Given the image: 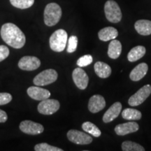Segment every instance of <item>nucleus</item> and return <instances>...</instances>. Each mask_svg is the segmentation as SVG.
Masks as SVG:
<instances>
[{
	"mask_svg": "<svg viewBox=\"0 0 151 151\" xmlns=\"http://www.w3.org/2000/svg\"><path fill=\"white\" fill-rule=\"evenodd\" d=\"M12 100V95L7 92H0V105L7 104Z\"/></svg>",
	"mask_w": 151,
	"mask_h": 151,
	"instance_id": "obj_29",
	"label": "nucleus"
},
{
	"mask_svg": "<svg viewBox=\"0 0 151 151\" xmlns=\"http://www.w3.org/2000/svg\"><path fill=\"white\" fill-rule=\"evenodd\" d=\"M122 52V44L118 40L113 39L109 45L108 55L111 59H117Z\"/></svg>",
	"mask_w": 151,
	"mask_h": 151,
	"instance_id": "obj_20",
	"label": "nucleus"
},
{
	"mask_svg": "<svg viewBox=\"0 0 151 151\" xmlns=\"http://www.w3.org/2000/svg\"><path fill=\"white\" fill-rule=\"evenodd\" d=\"M148 70V65L146 63H141L133 69L129 74V78L133 81H139L146 75Z\"/></svg>",
	"mask_w": 151,
	"mask_h": 151,
	"instance_id": "obj_16",
	"label": "nucleus"
},
{
	"mask_svg": "<svg viewBox=\"0 0 151 151\" xmlns=\"http://www.w3.org/2000/svg\"><path fill=\"white\" fill-rule=\"evenodd\" d=\"M62 17V9L58 4L50 3L46 5L43 13L44 22L48 27L58 24Z\"/></svg>",
	"mask_w": 151,
	"mask_h": 151,
	"instance_id": "obj_2",
	"label": "nucleus"
},
{
	"mask_svg": "<svg viewBox=\"0 0 151 151\" xmlns=\"http://www.w3.org/2000/svg\"><path fill=\"white\" fill-rule=\"evenodd\" d=\"M77 46H78V38L76 36H71L68 39V46H67V52L69 53H72L76 50Z\"/></svg>",
	"mask_w": 151,
	"mask_h": 151,
	"instance_id": "obj_27",
	"label": "nucleus"
},
{
	"mask_svg": "<svg viewBox=\"0 0 151 151\" xmlns=\"http://www.w3.org/2000/svg\"><path fill=\"white\" fill-rule=\"evenodd\" d=\"M60 102L56 99L42 100L38 105V111L43 115H52L59 110Z\"/></svg>",
	"mask_w": 151,
	"mask_h": 151,
	"instance_id": "obj_7",
	"label": "nucleus"
},
{
	"mask_svg": "<svg viewBox=\"0 0 151 151\" xmlns=\"http://www.w3.org/2000/svg\"><path fill=\"white\" fill-rule=\"evenodd\" d=\"M122 150L123 151H144L145 148L139 143L126 141L122 143Z\"/></svg>",
	"mask_w": 151,
	"mask_h": 151,
	"instance_id": "obj_24",
	"label": "nucleus"
},
{
	"mask_svg": "<svg viewBox=\"0 0 151 151\" xmlns=\"http://www.w3.org/2000/svg\"><path fill=\"white\" fill-rule=\"evenodd\" d=\"M35 150L36 151H62L61 148L50 146L46 143H41L37 144L35 146Z\"/></svg>",
	"mask_w": 151,
	"mask_h": 151,
	"instance_id": "obj_26",
	"label": "nucleus"
},
{
	"mask_svg": "<svg viewBox=\"0 0 151 151\" xmlns=\"http://www.w3.org/2000/svg\"><path fill=\"white\" fill-rule=\"evenodd\" d=\"M139 129V126L136 122H128L125 123L118 124L115 127V132L119 136H124L128 134L134 133L137 132Z\"/></svg>",
	"mask_w": 151,
	"mask_h": 151,
	"instance_id": "obj_14",
	"label": "nucleus"
},
{
	"mask_svg": "<svg viewBox=\"0 0 151 151\" xmlns=\"http://www.w3.org/2000/svg\"><path fill=\"white\" fill-rule=\"evenodd\" d=\"M58 73L54 69H50L41 71L34 78L33 82L37 86H44L50 85L58 79Z\"/></svg>",
	"mask_w": 151,
	"mask_h": 151,
	"instance_id": "obj_5",
	"label": "nucleus"
},
{
	"mask_svg": "<svg viewBox=\"0 0 151 151\" xmlns=\"http://www.w3.org/2000/svg\"><path fill=\"white\" fill-rule=\"evenodd\" d=\"M67 138L69 141L76 144L87 145L92 143V138L83 132L71 129L67 132Z\"/></svg>",
	"mask_w": 151,
	"mask_h": 151,
	"instance_id": "obj_8",
	"label": "nucleus"
},
{
	"mask_svg": "<svg viewBox=\"0 0 151 151\" xmlns=\"http://www.w3.org/2000/svg\"><path fill=\"white\" fill-rule=\"evenodd\" d=\"M94 69L96 74L101 78H108L111 73V68L110 66L103 62H96L94 66Z\"/></svg>",
	"mask_w": 151,
	"mask_h": 151,
	"instance_id": "obj_19",
	"label": "nucleus"
},
{
	"mask_svg": "<svg viewBox=\"0 0 151 151\" xmlns=\"http://www.w3.org/2000/svg\"><path fill=\"white\" fill-rule=\"evenodd\" d=\"M27 92L32 99L38 100V101H42V100L48 99L50 97V92L48 90L40 88V87H29L27 90Z\"/></svg>",
	"mask_w": 151,
	"mask_h": 151,
	"instance_id": "obj_12",
	"label": "nucleus"
},
{
	"mask_svg": "<svg viewBox=\"0 0 151 151\" xmlns=\"http://www.w3.org/2000/svg\"><path fill=\"white\" fill-rule=\"evenodd\" d=\"M20 129L24 134L29 135H37L44 131L42 124L31 120H24L20 122Z\"/></svg>",
	"mask_w": 151,
	"mask_h": 151,
	"instance_id": "obj_9",
	"label": "nucleus"
},
{
	"mask_svg": "<svg viewBox=\"0 0 151 151\" xmlns=\"http://www.w3.org/2000/svg\"><path fill=\"white\" fill-rule=\"evenodd\" d=\"M105 16L109 22L118 23L122 20V12L120 6L113 0H109L104 5Z\"/></svg>",
	"mask_w": 151,
	"mask_h": 151,
	"instance_id": "obj_4",
	"label": "nucleus"
},
{
	"mask_svg": "<svg viewBox=\"0 0 151 151\" xmlns=\"http://www.w3.org/2000/svg\"><path fill=\"white\" fill-rule=\"evenodd\" d=\"M134 28L140 35H151V21L148 20H137L134 24Z\"/></svg>",
	"mask_w": 151,
	"mask_h": 151,
	"instance_id": "obj_18",
	"label": "nucleus"
},
{
	"mask_svg": "<svg viewBox=\"0 0 151 151\" xmlns=\"http://www.w3.org/2000/svg\"><path fill=\"white\" fill-rule=\"evenodd\" d=\"M68 35L65 30L60 29L56 30L50 36L49 44L50 48L55 52H62L65 50L67 46Z\"/></svg>",
	"mask_w": 151,
	"mask_h": 151,
	"instance_id": "obj_3",
	"label": "nucleus"
},
{
	"mask_svg": "<svg viewBox=\"0 0 151 151\" xmlns=\"http://www.w3.org/2000/svg\"><path fill=\"white\" fill-rule=\"evenodd\" d=\"M141 113L137 109H125L122 112V117L128 120H138L141 118Z\"/></svg>",
	"mask_w": 151,
	"mask_h": 151,
	"instance_id": "obj_22",
	"label": "nucleus"
},
{
	"mask_svg": "<svg viewBox=\"0 0 151 151\" xmlns=\"http://www.w3.org/2000/svg\"><path fill=\"white\" fill-rule=\"evenodd\" d=\"M0 33L3 41L12 48H21L25 44L26 38L24 33L14 23L4 24Z\"/></svg>",
	"mask_w": 151,
	"mask_h": 151,
	"instance_id": "obj_1",
	"label": "nucleus"
},
{
	"mask_svg": "<svg viewBox=\"0 0 151 151\" xmlns=\"http://www.w3.org/2000/svg\"><path fill=\"white\" fill-rule=\"evenodd\" d=\"M41 62L39 58L34 56H24L20 60L18 67L24 71H33L40 67Z\"/></svg>",
	"mask_w": 151,
	"mask_h": 151,
	"instance_id": "obj_10",
	"label": "nucleus"
},
{
	"mask_svg": "<svg viewBox=\"0 0 151 151\" xmlns=\"http://www.w3.org/2000/svg\"><path fill=\"white\" fill-rule=\"evenodd\" d=\"M151 94V86L146 85L140 88L134 94L131 96L128 103L131 106H137L143 104Z\"/></svg>",
	"mask_w": 151,
	"mask_h": 151,
	"instance_id": "obj_6",
	"label": "nucleus"
},
{
	"mask_svg": "<svg viewBox=\"0 0 151 151\" xmlns=\"http://www.w3.org/2000/svg\"><path fill=\"white\" fill-rule=\"evenodd\" d=\"M146 50L145 47L142 46H138L133 48L127 55V59L129 62H134L137 61L146 54Z\"/></svg>",
	"mask_w": 151,
	"mask_h": 151,
	"instance_id": "obj_21",
	"label": "nucleus"
},
{
	"mask_svg": "<svg viewBox=\"0 0 151 151\" xmlns=\"http://www.w3.org/2000/svg\"><path fill=\"white\" fill-rule=\"evenodd\" d=\"M93 61V58L90 55H86L81 57L79 59L77 60V65L80 67H84L86 66L90 65Z\"/></svg>",
	"mask_w": 151,
	"mask_h": 151,
	"instance_id": "obj_28",
	"label": "nucleus"
},
{
	"mask_svg": "<svg viewBox=\"0 0 151 151\" xmlns=\"http://www.w3.org/2000/svg\"><path fill=\"white\" fill-rule=\"evenodd\" d=\"M8 119L6 113L0 109V122H5Z\"/></svg>",
	"mask_w": 151,
	"mask_h": 151,
	"instance_id": "obj_31",
	"label": "nucleus"
},
{
	"mask_svg": "<svg viewBox=\"0 0 151 151\" xmlns=\"http://www.w3.org/2000/svg\"><path fill=\"white\" fill-rule=\"evenodd\" d=\"M118 36V32L113 27H106L99 30L98 33L99 39L102 41H108L115 39Z\"/></svg>",
	"mask_w": 151,
	"mask_h": 151,
	"instance_id": "obj_17",
	"label": "nucleus"
},
{
	"mask_svg": "<svg viewBox=\"0 0 151 151\" xmlns=\"http://www.w3.org/2000/svg\"><path fill=\"white\" fill-rule=\"evenodd\" d=\"M82 128L85 132H88L94 137H99L101 132L95 124L90 122H86L82 124Z\"/></svg>",
	"mask_w": 151,
	"mask_h": 151,
	"instance_id": "obj_23",
	"label": "nucleus"
},
{
	"mask_svg": "<svg viewBox=\"0 0 151 151\" xmlns=\"http://www.w3.org/2000/svg\"><path fill=\"white\" fill-rule=\"evenodd\" d=\"M73 82L79 89L85 90L88 87L89 78L86 71L81 68H76L72 73Z\"/></svg>",
	"mask_w": 151,
	"mask_h": 151,
	"instance_id": "obj_11",
	"label": "nucleus"
},
{
	"mask_svg": "<svg viewBox=\"0 0 151 151\" xmlns=\"http://www.w3.org/2000/svg\"><path fill=\"white\" fill-rule=\"evenodd\" d=\"M122 110V104L120 102H116L111 106L103 116V121L108 123L112 122L120 115Z\"/></svg>",
	"mask_w": 151,
	"mask_h": 151,
	"instance_id": "obj_15",
	"label": "nucleus"
},
{
	"mask_svg": "<svg viewBox=\"0 0 151 151\" xmlns=\"http://www.w3.org/2000/svg\"><path fill=\"white\" fill-rule=\"evenodd\" d=\"M106 106V101L102 96L95 94L91 97L88 103V109L92 113H96L103 110Z\"/></svg>",
	"mask_w": 151,
	"mask_h": 151,
	"instance_id": "obj_13",
	"label": "nucleus"
},
{
	"mask_svg": "<svg viewBox=\"0 0 151 151\" xmlns=\"http://www.w3.org/2000/svg\"><path fill=\"white\" fill-rule=\"evenodd\" d=\"M11 5L20 9L30 8L35 3V0H9Z\"/></svg>",
	"mask_w": 151,
	"mask_h": 151,
	"instance_id": "obj_25",
	"label": "nucleus"
},
{
	"mask_svg": "<svg viewBox=\"0 0 151 151\" xmlns=\"http://www.w3.org/2000/svg\"><path fill=\"white\" fill-rule=\"evenodd\" d=\"M9 55V49L6 46H0V62L4 60Z\"/></svg>",
	"mask_w": 151,
	"mask_h": 151,
	"instance_id": "obj_30",
	"label": "nucleus"
}]
</instances>
